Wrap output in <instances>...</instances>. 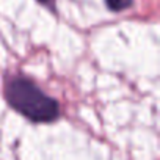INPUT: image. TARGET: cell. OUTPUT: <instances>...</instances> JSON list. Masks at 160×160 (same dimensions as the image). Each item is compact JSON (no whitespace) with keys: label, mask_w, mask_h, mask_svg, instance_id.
Masks as SVG:
<instances>
[{"label":"cell","mask_w":160,"mask_h":160,"mask_svg":"<svg viewBox=\"0 0 160 160\" xmlns=\"http://www.w3.org/2000/svg\"><path fill=\"white\" fill-rule=\"evenodd\" d=\"M5 99L11 108L32 122H52L60 116L58 102L24 75H14L7 80Z\"/></svg>","instance_id":"cell-1"},{"label":"cell","mask_w":160,"mask_h":160,"mask_svg":"<svg viewBox=\"0 0 160 160\" xmlns=\"http://www.w3.org/2000/svg\"><path fill=\"white\" fill-rule=\"evenodd\" d=\"M132 2H133V0H105L107 7H108L112 11H115V13L129 8V7L132 5Z\"/></svg>","instance_id":"cell-2"},{"label":"cell","mask_w":160,"mask_h":160,"mask_svg":"<svg viewBox=\"0 0 160 160\" xmlns=\"http://www.w3.org/2000/svg\"><path fill=\"white\" fill-rule=\"evenodd\" d=\"M38 2H41V3H50L52 0H38Z\"/></svg>","instance_id":"cell-3"}]
</instances>
